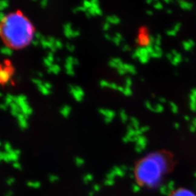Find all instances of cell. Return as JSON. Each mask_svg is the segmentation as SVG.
Masks as SVG:
<instances>
[{"label": "cell", "instance_id": "cell-57", "mask_svg": "<svg viewBox=\"0 0 196 196\" xmlns=\"http://www.w3.org/2000/svg\"><path fill=\"white\" fill-rule=\"evenodd\" d=\"M146 13H147L148 15H153V12L152 10H147V12H146Z\"/></svg>", "mask_w": 196, "mask_h": 196}, {"label": "cell", "instance_id": "cell-10", "mask_svg": "<svg viewBox=\"0 0 196 196\" xmlns=\"http://www.w3.org/2000/svg\"><path fill=\"white\" fill-rule=\"evenodd\" d=\"M86 15H87V18H90L93 16L96 15H102V11L100 7H91L90 9H89L87 12H85Z\"/></svg>", "mask_w": 196, "mask_h": 196}, {"label": "cell", "instance_id": "cell-63", "mask_svg": "<svg viewBox=\"0 0 196 196\" xmlns=\"http://www.w3.org/2000/svg\"><path fill=\"white\" fill-rule=\"evenodd\" d=\"M0 34H1V25H0Z\"/></svg>", "mask_w": 196, "mask_h": 196}, {"label": "cell", "instance_id": "cell-11", "mask_svg": "<svg viewBox=\"0 0 196 196\" xmlns=\"http://www.w3.org/2000/svg\"><path fill=\"white\" fill-rule=\"evenodd\" d=\"M124 64V63H123L121 59L119 58H111V59L110 60V61L108 62L109 66L113 68H116V69H118V68L123 67Z\"/></svg>", "mask_w": 196, "mask_h": 196}, {"label": "cell", "instance_id": "cell-58", "mask_svg": "<svg viewBox=\"0 0 196 196\" xmlns=\"http://www.w3.org/2000/svg\"><path fill=\"white\" fill-rule=\"evenodd\" d=\"M158 100H159V102H166V99H164V98H159Z\"/></svg>", "mask_w": 196, "mask_h": 196}, {"label": "cell", "instance_id": "cell-1", "mask_svg": "<svg viewBox=\"0 0 196 196\" xmlns=\"http://www.w3.org/2000/svg\"><path fill=\"white\" fill-rule=\"evenodd\" d=\"M0 25L1 35L11 48H23L34 39L35 32L32 22L21 12L7 15Z\"/></svg>", "mask_w": 196, "mask_h": 196}, {"label": "cell", "instance_id": "cell-42", "mask_svg": "<svg viewBox=\"0 0 196 196\" xmlns=\"http://www.w3.org/2000/svg\"><path fill=\"white\" fill-rule=\"evenodd\" d=\"M32 81H33V83L34 84H35L36 86H39V85H41V84H43V81H42V80H40V79H38V78H34V79L32 80Z\"/></svg>", "mask_w": 196, "mask_h": 196}, {"label": "cell", "instance_id": "cell-9", "mask_svg": "<svg viewBox=\"0 0 196 196\" xmlns=\"http://www.w3.org/2000/svg\"><path fill=\"white\" fill-rule=\"evenodd\" d=\"M64 35L67 38H74V30L72 28V25L71 23H66L63 26Z\"/></svg>", "mask_w": 196, "mask_h": 196}, {"label": "cell", "instance_id": "cell-35", "mask_svg": "<svg viewBox=\"0 0 196 196\" xmlns=\"http://www.w3.org/2000/svg\"><path fill=\"white\" fill-rule=\"evenodd\" d=\"M155 45H157V46H161V36L160 34H158L156 36V37H155Z\"/></svg>", "mask_w": 196, "mask_h": 196}, {"label": "cell", "instance_id": "cell-64", "mask_svg": "<svg viewBox=\"0 0 196 196\" xmlns=\"http://www.w3.org/2000/svg\"><path fill=\"white\" fill-rule=\"evenodd\" d=\"M0 96H2V93L1 92H0Z\"/></svg>", "mask_w": 196, "mask_h": 196}, {"label": "cell", "instance_id": "cell-7", "mask_svg": "<svg viewBox=\"0 0 196 196\" xmlns=\"http://www.w3.org/2000/svg\"><path fill=\"white\" fill-rule=\"evenodd\" d=\"M12 73L7 68H0V84H8L10 81Z\"/></svg>", "mask_w": 196, "mask_h": 196}, {"label": "cell", "instance_id": "cell-36", "mask_svg": "<svg viewBox=\"0 0 196 196\" xmlns=\"http://www.w3.org/2000/svg\"><path fill=\"white\" fill-rule=\"evenodd\" d=\"M65 47H66L67 49L69 51V52H74V51L75 50V46L74 45H72V44H70V43L66 44Z\"/></svg>", "mask_w": 196, "mask_h": 196}, {"label": "cell", "instance_id": "cell-6", "mask_svg": "<svg viewBox=\"0 0 196 196\" xmlns=\"http://www.w3.org/2000/svg\"><path fill=\"white\" fill-rule=\"evenodd\" d=\"M99 113L104 117V121L105 124H110L112 122L113 118L116 117V113L112 110L106 109V108H100L99 109Z\"/></svg>", "mask_w": 196, "mask_h": 196}, {"label": "cell", "instance_id": "cell-56", "mask_svg": "<svg viewBox=\"0 0 196 196\" xmlns=\"http://www.w3.org/2000/svg\"><path fill=\"white\" fill-rule=\"evenodd\" d=\"M76 163H77L78 165H81L84 163L83 160H82V159L79 158H76Z\"/></svg>", "mask_w": 196, "mask_h": 196}, {"label": "cell", "instance_id": "cell-61", "mask_svg": "<svg viewBox=\"0 0 196 196\" xmlns=\"http://www.w3.org/2000/svg\"><path fill=\"white\" fill-rule=\"evenodd\" d=\"M39 74V76H40V77H42V76H43V74H42V73H39V74Z\"/></svg>", "mask_w": 196, "mask_h": 196}, {"label": "cell", "instance_id": "cell-8", "mask_svg": "<svg viewBox=\"0 0 196 196\" xmlns=\"http://www.w3.org/2000/svg\"><path fill=\"white\" fill-rule=\"evenodd\" d=\"M135 142H136V147H135L136 151L140 153L145 148L148 143V140L144 135H140V136L137 137Z\"/></svg>", "mask_w": 196, "mask_h": 196}, {"label": "cell", "instance_id": "cell-13", "mask_svg": "<svg viewBox=\"0 0 196 196\" xmlns=\"http://www.w3.org/2000/svg\"><path fill=\"white\" fill-rule=\"evenodd\" d=\"M171 196H196L193 192L187 189H179L174 192Z\"/></svg>", "mask_w": 196, "mask_h": 196}, {"label": "cell", "instance_id": "cell-3", "mask_svg": "<svg viewBox=\"0 0 196 196\" xmlns=\"http://www.w3.org/2000/svg\"><path fill=\"white\" fill-rule=\"evenodd\" d=\"M15 102L17 103L18 106L21 108V113H23V115L28 117L30 115L32 114L33 110L32 108L30 107L28 105V100H27V98L23 95H21L19 96L15 97Z\"/></svg>", "mask_w": 196, "mask_h": 196}, {"label": "cell", "instance_id": "cell-40", "mask_svg": "<svg viewBox=\"0 0 196 196\" xmlns=\"http://www.w3.org/2000/svg\"><path fill=\"white\" fill-rule=\"evenodd\" d=\"M117 72H118V74L119 75H121V76H124V75H125L126 74V71L124 70V68L123 67H121V68H118V69H116Z\"/></svg>", "mask_w": 196, "mask_h": 196}, {"label": "cell", "instance_id": "cell-24", "mask_svg": "<svg viewBox=\"0 0 196 196\" xmlns=\"http://www.w3.org/2000/svg\"><path fill=\"white\" fill-rule=\"evenodd\" d=\"M120 118L121 120L122 123H124V124H125L126 123V121H128V118H129V117H128V115L127 113L124 110H121V111H120Z\"/></svg>", "mask_w": 196, "mask_h": 196}, {"label": "cell", "instance_id": "cell-4", "mask_svg": "<svg viewBox=\"0 0 196 196\" xmlns=\"http://www.w3.org/2000/svg\"><path fill=\"white\" fill-rule=\"evenodd\" d=\"M78 64H79V61L76 58H74L72 56L67 57L65 63V69L66 74L71 76H74V66L78 65Z\"/></svg>", "mask_w": 196, "mask_h": 196}, {"label": "cell", "instance_id": "cell-14", "mask_svg": "<svg viewBox=\"0 0 196 196\" xmlns=\"http://www.w3.org/2000/svg\"><path fill=\"white\" fill-rule=\"evenodd\" d=\"M10 107L11 109V113H12V115L13 116L18 117V115H19L20 113H21V108H20L19 106H18V104L15 103V102H13V103L11 104Z\"/></svg>", "mask_w": 196, "mask_h": 196}, {"label": "cell", "instance_id": "cell-26", "mask_svg": "<svg viewBox=\"0 0 196 196\" xmlns=\"http://www.w3.org/2000/svg\"><path fill=\"white\" fill-rule=\"evenodd\" d=\"M150 59H151V56L150 55H145V56H142L139 58V61L142 64H146L149 62Z\"/></svg>", "mask_w": 196, "mask_h": 196}, {"label": "cell", "instance_id": "cell-30", "mask_svg": "<svg viewBox=\"0 0 196 196\" xmlns=\"http://www.w3.org/2000/svg\"><path fill=\"white\" fill-rule=\"evenodd\" d=\"M82 6H83L84 8L87 9L88 10L89 9H90L91 7V1H87V0H85V1L83 2V3H82Z\"/></svg>", "mask_w": 196, "mask_h": 196}, {"label": "cell", "instance_id": "cell-48", "mask_svg": "<svg viewBox=\"0 0 196 196\" xmlns=\"http://www.w3.org/2000/svg\"><path fill=\"white\" fill-rule=\"evenodd\" d=\"M122 50L124 51V52H128V51L131 50V48H130V47L128 45H125L123 46Z\"/></svg>", "mask_w": 196, "mask_h": 196}, {"label": "cell", "instance_id": "cell-16", "mask_svg": "<svg viewBox=\"0 0 196 196\" xmlns=\"http://www.w3.org/2000/svg\"><path fill=\"white\" fill-rule=\"evenodd\" d=\"M106 22L110 23V24H113V25H118L120 23L121 20L118 16L116 15H108L106 17Z\"/></svg>", "mask_w": 196, "mask_h": 196}, {"label": "cell", "instance_id": "cell-59", "mask_svg": "<svg viewBox=\"0 0 196 196\" xmlns=\"http://www.w3.org/2000/svg\"><path fill=\"white\" fill-rule=\"evenodd\" d=\"M5 148H6L7 150H10V145L9 144H6V145H5Z\"/></svg>", "mask_w": 196, "mask_h": 196}, {"label": "cell", "instance_id": "cell-44", "mask_svg": "<svg viewBox=\"0 0 196 196\" xmlns=\"http://www.w3.org/2000/svg\"><path fill=\"white\" fill-rule=\"evenodd\" d=\"M42 37H43V36L42 35L41 33H39V32H36L35 34H34V39H36L39 40V42H40V40L42 39Z\"/></svg>", "mask_w": 196, "mask_h": 196}, {"label": "cell", "instance_id": "cell-50", "mask_svg": "<svg viewBox=\"0 0 196 196\" xmlns=\"http://www.w3.org/2000/svg\"><path fill=\"white\" fill-rule=\"evenodd\" d=\"M47 4H48V2L47 0H42L41 2V6L42 7H46L47 6Z\"/></svg>", "mask_w": 196, "mask_h": 196}, {"label": "cell", "instance_id": "cell-53", "mask_svg": "<svg viewBox=\"0 0 196 196\" xmlns=\"http://www.w3.org/2000/svg\"><path fill=\"white\" fill-rule=\"evenodd\" d=\"M167 34L168 36H174L175 35V32L174 30H169L167 31Z\"/></svg>", "mask_w": 196, "mask_h": 196}, {"label": "cell", "instance_id": "cell-37", "mask_svg": "<svg viewBox=\"0 0 196 196\" xmlns=\"http://www.w3.org/2000/svg\"><path fill=\"white\" fill-rule=\"evenodd\" d=\"M46 58H47V60H49L50 62H52V63H53V61H54V60H55L54 53L52 52H49L48 55H47V56L46 57Z\"/></svg>", "mask_w": 196, "mask_h": 196}, {"label": "cell", "instance_id": "cell-31", "mask_svg": "<svg viewBox=\"0 0 196 196\" xmlns=\"http://www.w3.org/2000/svg\"><path fill=\"white\" fill-rule=\"evenodd\" d=\"M100 85L102 88H109L110 82L106 80H101L100 81Z\"/></svg>", "mask_w": 196, "mask_h": 196}, {"label": "cell", "instance_id": "cell-51", "mask_svg": "<svg viewBox=\"0 0 196 196\" xmlns=\"http://www.w3.org/2000/svg\"><path fill=\"white\" fill-rule=\"evenodd\" d=\"M170 105H171V108L172 111H173L174 113L177 112V108L176 107V105H174V103H171V104H170Z\"/></svg>", "mask_w": 196, "mask_h": 196}, {"label": "cell", "instance_id": "cell-20", "mask_svg": "<svg viewBox=\"0 0 196 196\" xmlns=\"http://www.w3.org/2000/svg\"><path fill=\"white\" fill-rule=\"evenodd\" d=\"M0 52H1L2 54L5 55L10 56L12 55L13 51H12V48H11L9 46H7V47H2V48L1 49V50H0Z\"/></svg>", "mask_w": 196, "mask_h": 196}, {"label": "cell", "instance_id": "cell-33", "mask_svg": "<svg viewBox=\"0 0 196 196\" xmlns=\"http://www.w3.org/2000/svg\"><path fill=\"white\" fill-rule=\"evenodd\" d=\"M131 86H132V80L131 78L127 77L125 80V87L131 88Z\"/></svg>", "mask_w": 196, "mask_h": 196}, {"label": "cell", "instance_id": "cell-29", "mask_svg": "<svg viewBox=\"0 0 196 196\" xmlns=\"http://www.w3.org/2000/svg\"><path fill=\"white\" fill-rule=\"evenodd\" d=\"M123 94L125 95V96H131V95H132V90H131V88L124 87V90L123 91Z\"/></svg>", "mask_w": 196, "mask_h": 196}, {"label": "cell", "instance_id": "cell-19", "mask_svg": "<svg viewBox=\"0 0 196 196\" xmlns=\"http://www.w3.org/2000/svg\"><path fill=\"white\" fill-rule=\"evenodd\" d=\"M61 71L60 65L58 64H53L51 67H49L48 68V72L52 73L54 74H58L60 73V71Z\"/></svg>", "mask_w": 196, "mask_h": 196}, {"label": "cell", "instance_id": "cell-38", "mask_svg": "<svg viewBox=\"0 0 196 196\" xmlns=\"http://www.w3.org/2000/svg\"><path fill=\"white\" fill-rule=\"evenodd\" d=\"M55 45L57 49H62L63 47V43H62L61 41H60V40H59V39H56V42H55Z\"/></svg>", "mask_w": 196, "mask_h": 196}, {"label": "cell", "instance_id": "cell-39", "mask_svg": "<svg viewBox=\"0 0 196 196\" xmlns=\"http://www.w3.org/2000/svg\"><path fill=\"white\" fill-rule=\"evenodd\" d=\"M44 64H45V65L46 67H47L49 68V67H51L53 65V63L50 62L49 60H47V58H44Z\"/></svg>", "mask_w": 196, "mask_h": 196}, {"label": "cell", "instance_id": "cell-25", "mask_svg": "<svg viewBox=\"0 0 196 196\" xmlns=\"http://www.w3.org/2000/svg\"><path fill=\"white\" fill-rule=\"evenodd\" d=\"M164 106H163L161 104L158 103L155 106H153V112H155V113H162L163 111H164Z\"/></svg>", "mask_w": 196, "mask_h": 196}, {"label": "cell", "instance_id": "cell-5", "mask_svg": "<svg viewBox=\"0 0 196 196\" xmlns=\"http://www.w3.org/2000/svg\"><path fill=\"white\" fill-rule=\"evenodd\" d=\"M69 91L75 100L77 102H81L83 100L85 96V93L81 87L77 85H69Z\"/></svg>", "mask_w": 196, "mask_h": 196}, {"label": "cell", "instance_id": "cell-46", "mask_svg": "<svg viewBox=\"0 0 196 196\" xmlns=\"http://www.w3.org/2000/svg\"><path fill=\"white\" fill-rule=\"evenodd\" d=\"M149 129H150V127L148 126H142V127H140V131L142 134H144L145 132H146V131H148Z\"/></svg>", "mask_w": 196, "mask_h": 196}, {"label": "cell", "instance_id": "cell-2", "mask_svg": "<svg viewBox=\"0 0 196 196\" xmlns=\"http://www.w3.org/2000/svg\"><path fill=\"white\" fill-rule=\"evenodd\" d=\"M169 164L164 153L154 152L145 155L137 164L135 177L140 184L150 188L160 185L167 173Z\"/></svg>", "mask_w": 196, "mask_h": 196}, {"label": "cell", "instance_id": "cell-55", "mask_svg": "<svg viewBox=\"0 0 196 196\" xmlns=\"http://www.w3.org/2000/svg\"><path fill=\"white\" fill-rule=\"evenodd\" d=\"M112 37H113V36H111L108 34H105V38L107 40H108V41H111V40H112Z\"/></svg>", "mask_w": 196, "mask_h": 196}, {"label": "cell", "instance_id": "cell-47", "mask_svg": "<svg viewBox=\"0 0 196 196\" xmlns=\"http://www.w3.org/2000/svg\"><path fill=\"white\" fill-rule=\"evenodd\" d=\"M6 18V15L3 12H0V23H2L4 21V20Z\"/></svg>", "mask_w": 196, "mask_h": 196}, {"label": "cell", "instance_id": "cell-43", "mask_svg": "<svg viewBox=\"0 0 196 196\" xmlns=\"http://www.w3.org/2000/svg\"><path fill=\"white\" fill-rule=\"evenodd\" d=\"M91 7H100V4L98 0H91Z\"/></svg>", "mask_w": 196, "mask_h": 196}, {"label": "cell", "instance_id": "cell-22", "mask_svg": "<svg viewBox=\"0 0 196 196\" xmlns=\"http://www.w3.org/2000/svg\"><path fill=\"white\" fill-rule=\"evenodd\" d=\"M37 87H38V89H39V90L40 91V92H41L42 95H48L50 94V92H51L50 90H49V89H48L47 87H45L44 83L42 84H41V85L38 86Z\"/></svg>", "mask_w": 196, "mask_h": 196}, {"label": "cell", "instance_id": "cell-49", "mask_svg": "<svg viewBox=\"0 0 196 196\" xmlns=\"http://www.w3.org/2000/svg\"><path fill=\"white\" fill-rule=\"evenodd\" d=\"M7 107H8V105H7L5 103L0 104V109L3 110V111H6L7 109Z\"/></svg>", "mask_w": 196, "mask_h": 196}, {"label": "cell", "instance_id": "cell-17", "mask_svg": "<svg viewBox=\"0 0 196 196\" xmlns=\"http://www.w3.org/2000/svg\"><path fill=\"white\" fill-rule=\"evenodd\" d=\"M123 68H124V69L126 71V73H129V74L132 75L137 74V69L133 65H131V64L129 63H124V65H123Z\"/></svg>", "mask_w": 196, "mask_h": 196}, {"label": "cell", "instance_id": "cell-23", "mask_svg": "<svg viewBox=\"0 0 196 196\" xmlns=\"http://www.w3.org/2000/svg\"><path fill=\"white\" fill-rule=\"evenodd\" d=\"M15 97H14L13 95H7L6 96V98H5V103L7 105H10L11 104L15 102Z\"/></svg>", "mask_w": 196, "mask_h": 196}, {"label": "cell", "instance_id": "cell-54", "mask_svg": "<svg viewBox=\"0 0 196 196\" xmlns=\"http://www.w3.org/2000/svg\"><path fill=\"white\" fill-rule=\"evenodd\" d=\"M39 40H37V39H34V40H33L32 43L33 44V45H34V46H38L39 45Z\"/></svg>", "mask_w": 196, "mask_h": 196}, {"label": "cell", "instance_id": "cell-41", "mask_svg": "<svg viewBox=\"0 0 196 196\" xmlns=\"http://www.w3.org/2000/svg\"><path fill=\"white\" fill-rule=\"evenodd\" d=\"M110 28H111V24L108 23V22H105V23L103 24V25H102V29H103L105 32H108V31L110 29Z\"/></svg>", "mask_w": 196, "mask_h": 196}, {"label": "cell", "instance_id": "cell-62", "mask_svg": "<svg viewBox=\"0 0 196 196\" xmlns=\"http://www.w3.org/2000/svg\"><path fill=\"white\" fill-rule=\"evenodd\" d=\"M167 11H168V13H171V10H168Z\"/></svg>", "mask_w": 196, "mask_h": 196}, {"label": "cell", "instance_id": "cell-52", "mask_svg": "<svg viewBox=\"0 0 196 196\" xmlns=\"http://www.w3.org/2000/svg\"><path fill=\"white\" fill-rule=\"evenodd\" d=\"M44 84H45V86L47 88V89H49V90H51V89H52V84L50 83H48V82H45V83H44Z\"/></svg>", "mask_w": 196, "mask_h": 196}, {"label": "cell", "instance_id": "cell-27", "mask_svg": "<svg viewBox=\"0 0 196 196\" xmlns=\"http://www.w3.org/2000/svg\"><path fill=\"white\" fill-rule=\"evenodd\" d=\"M87 11V9H85L83 6H82V5H81V6L75 7L74 10H73V12H74V13H77V12H86Z\"/></svg>", "mask_w": 196, "mask_h": 196}, {"label": "cell", "instance_id": "cell-28", "mask_svg": "<svg viewBox=\"0 0 196 196\" xmlns=\"http://www.w3.org/2000/svg\"><path fill=\"white\" fill-rule=\"evenodd\" d=\"M9 2L7 1H0V12H2L4 10L8 7Z\"/></svg>", "mask_w": 196, "mask_h": 196}, {"label": "cell", "instance_id": "cell-18", "mask_svg": "<svg viewBox=\"0 0 196 196\" xmlns=\"http://www.w3.org/2000/svg\"><path fill=\"white\" fill-rule=\"evenodd\" d=\"M123 41H124V37L120 33H116V35H115V36H113L112 40H111V42L116 46L120 45Z\"/></svg>", "mask_w": 196, "mask_h": 196}, {"label": "cell", "instance_id": "cell-60", "mask_svg": "<svg viewBox=\"0 0 196 196\" xmlns=\"http://www.w3.org/2000/svg\"><path fill=\"white\" fill-rule=\"evenodd\" d=\"M146 2H147V4H151V3H153V1H152V0H148Z\"/></svg>", "mask_w": 196, "mask_h": 196}, {"label": "cell", "instance_id": "cell-12", "mask_svg": "<svg viewBox=\"0 0 196 196\" xmlns=\"http://www.w3.org/2000/svg\"><path fill=\"white\" fill-rule=\"evenodd\" d=\"M18 124H19L20 127L22 129H25L28 128V121H27V118L28 117L25 115H23V113H20L17 117Z\"/></svg>", "mask_w": 196, "mask_h": 196}, {"label": "cell", "instance_id": "cell-21", "mask_svg": "<svg viewBox=\"0 0 196 196\" xmlns=\"http://www.w3.org/2000/svg\"><path fill=\"white\" fill-rule=\"evenodd\" d=\"M130 121H131V125L134 129H139L140 128V121H139V120L137 119V118H135V117H131V118H130Z\"/></svg>", "mask_w": 196, "mask_h": 196}, {"label": "cell", "instance_id": "cell-45", "mask_svg": "<svg viewBox=\"0 0 196 196\" xmlns=\"http://www.w3.org/2000/svg\"><path fill=\"white\" fill-rule=\"evenodd\" d=\"M109 88H110V89H114V90H118V85H117L116 83H110Z\"/></svg>", "mask_w": 196, "mask_h": 196}, {"label": "cell", "instance_id": "cell-15", "mask_svg": "<svg viewBox=\"0 0 196 196\" xmlns=\"http://www.w3.org/2000/svg\"><path fill=\"white\" fill-rule=\"evenodd\" d=\"M71 111L72 110H71V106H69L68 105H65L60 108V113L64 118H68L69 116V115L71 114Z\"/></svg>", "mask_w": 196, "mask_h": 196}, {"label": "cell", "instance_id": "cell-34", "mask_svg": "<svg viewBox=\"0 0 196 196\" xmlns=\"http://www.w3.org/2000/svg\"><path fill=\"white\" fill-rule=\"evenodd\" d=\"M153 7H154V8L156 9V10H161V9H163V7H164L162 3H161V2H155L154 5H153Z\"/></svg>", "mask_w": 196, "mask_h": 196}, {"label": "cell", "instance_id": "cell-32", "mask_svg": "<svg viewBox=\"0 0 196 196\" xmlns=\"http://www.w3.org/2000/svg\"><path fill=\"white\" fill-rule=\"evenodd\" d=\"M163 52H155L154 51L152 54L151 55V58H160L161 56H162Z\"/></svg>", "mask_w": 196, "mask_h": 196}]
</instances>
